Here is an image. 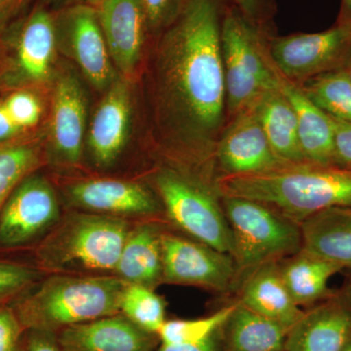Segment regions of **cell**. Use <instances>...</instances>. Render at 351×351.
I'll return each mask as SVG.
<instances>
[{
  "instance_id": "obj_9",
  "label": "cell",
  "mask_w": 351,
  "mask_h": 351,
  "mask_svg": "<svg viewBox=\"0 0 351 351\" xmlns=\"http://www.w3.org/2000/svg\"><path fill=\"white\" fill-rule=\"evenodd\" d=\"M162 280L226 292L237 285V267L228 254L171 233L161 234Z\"/></svg>"
},
{
  "instance_id": "obj_42",
  "label": "cell",
  "mask_w": 351,
  "mask_h": 351,
  "mask_svg": "<svg viewBox=\"0 0 351 351\" xmlns=\"http://www.w3.org/2000/svg\"><path fill=\"white\" fill-rule=\"evenodd\" d=\"M343 69L346 71V75H348V80H350L351 82V53L350 57L346 60L345 66H343Z\"/></svg>"
},
{
  "instance_id": "obj_34",
  "label": "cell",
  "mask_w": 351,
  "mask_h": 351,
  "mask_svg": "<svg viewBox=\"0 0 351 351\" xmlns=\"http://www.w3.org/2000/svg\"><path fill=\"white\" fill-rule=\"evenodd\" d=\"M230 2L253 24L274 29L276 14L274 0H230Z\"/></svg>"
},
{
  "instance_id": "obj_36",
  "label": "cell",
  "mask_w": 351,
  "mask_h": 351,
  "mask_svg": "<svg viewBox=\"0 0 351 351\" xmlns=\"http://www.w3.org/2000/svg\"><path fill=\"white\" fill-rule=\"evenodd\" d=\"M332 121L335 164L339 167L351 169V122L336 119H332Z\"/></svg>"
},
{
  "instance_id": "obj_17",
  "label": "cell",
  "mask_w": 351,
  "mask_h": 351,
  "mask_svg": "<svg viewBox=\"0 0 351 351\" xmlns=\"http://www.w3.org/2000/svg\"><path fill=\"white\" fill-rule=\"evenodd\" d=\"M280 89L294 108L300 145L306 160L319 165H336L332 117L316 107L299 84L282 75Z\"/></svg>"
},
{
  "instance_id": "obj_20",
  "label": "cell",
  "mask_w": 351,
  "mask_h": 351,
  "mask_svg": "<svg viewBox=\"0 0 351 351\" xmlns=\"http://www.w3.org/2000/svg\"><path fill=\"white\" fill-rule=\"evenodd\" d=\"M86 107L82 88L71 76L61 78L55 91L52 131L55 147L68 162L82 156Z\"/></svg>"
},
{
  "instance_id": "obj_39",
  "label": "cell",
  "mask_w": 351,
  "mask_h": 351,
  "mask_svg": "<svg viewBox=\"0 0 351 351\" xmlns=\"http://www.w3.org/2000/svg\"><path fill=\"white\" fill-rule=\"evenodd\" d=\"M20 133V129L14 123L13 120L7 113L3 104L0 101V144L5 143L9 138H12Z\"/></svg>"
},
{
  "instance_id": "obj_33",
  "label": "cell",
  "mask_w": 351,
  "mask_h": 351,
  "mask_svg": "<svg viewBox=\"0 0 351 351\" xmlns=\"http://www.w3.org/2000/svg\"><path fill=\"white\" fill-rule=\"evenodd\" d=\"M25 332L12 307L0 306V351H23Z\"/></svg>"
},
{
  "instance_id": "obj_18",
  "label": "cell",
  "mask_w": 351,
  "mask_h": 351,
  "mask_svg": "<svg viewBox=\"0 0 351 351\" xmlns=\"http://www.w3.org/2000/svg\"><path fill=\"white\" fill-rule=\"evenodd\" d=\"M130 119V96L123 82H117L97 110L89 134V145L96 163L110 165L125 145Z\"/></svg>"
},
{
  "instance_id": "obj_2",
  "label": "cell",
  "mask_w": 351,
  "mask_h": 351,
  "mask_svg": "<svg viewBox=\"0 0 351 351\" xmlns=\"http://www.w3.org/2000/svg\"><path fill=\"white\" fill-rule=\"evenodd\" d=\"M219 196L258 201L301 225L332 207H351V169L306 162L289 164L263 174L221 176Z\"/></svg>"
},
{
  "instance_id": "obj_6",
  "label": "cell",
  "mask_w": 351,
  "mask_h": 351,
  "mask_svg": "<svg viewBox=\"0 0 351 351\" xmlns=\"http://www.w3.org/2000/svg\"><path fill=\"white\" fill-rule=\"evenodd\" d=\"M129 232L121 218L71 214L45 240L39 257L46 267L59 271L114 272Z\"/></svg>"
},
{
  "instance_id": "obj_43",
  "label": "cell",
  "mask_w": 351,
  "mask_h": 351,
  "mask_svg": "<svg viewBox=\"0 0 351 351\" xmlns=\"http://www.w3.org/2000/svg\"><path fill=\"white\" fill-rule=\"evenodd\" d=\"M343 351H351V335L350 338H348V341H346L345 348H343Z\"/></svg>"
},
{
  "instance_id": "obj_44",
  "label": "cell",
  "mask_w": 351,
  "mask_h": 351,
  "mask_svg": "<svg viewBox=\"0 0 351 351\" xmlns=\"http://www.w3.org/2000/svg\"><path fill=\"white\" fill-rule=\"evenodd\" d=\"M13 0H0V9L2 8V7L6 6L7 4L11 3Z\"/></svg>"
},
{
  "instance_id": "obj_26",
  "label": "cell",
  "mask_w": 351,
  "mask_h": 351,
  "mask_svg": "<svg viewBox=\"0 0 351 351\" xmlns=\"http://www.w3.org/2000/svg\"><path fill=\"white\" fill-rule=\"evenodd\" d=\"M54 49L53 21L45 11H36L25 24L18 46V61L23 73L34 80H45Z\"/></svg>"
},
{
  "instance_id": "obj_5",
  "label": "cell",
  "mask_w": 351,
  "mask_h": 351,
  "mask_svg": "<svg viewBox=\"0 0 351 351\" xmlns=\"http://www.w3.org/2000/svg\"><path fill=\"white\" fill-rule=\"evenodd\" d=\"M232 237L237 285L261 265L302 249L301 226L258 201L219 196Z\"/></svg>"
},
{
  "instance_id": "obj_4",
  "label": "cell",
  "mask_w": 351,
  "mask_h": 351,
  "mask_svg": "<svg viewBox=\"0 0 351 351\" xmlns=\"http://www.w3.org/2000/svg\"><path fill=\"white\" fill-rule=\"evenodd\" d=\"M274 31L253 24L232 3L226 7L221 43L228 123L280 88L281 75L267 48V38Z\"/></svg>"
},
{
  "instance_id": "obj_28",
  "label": "cell",
  "mask_w": 351,
  "mask_h": 351,
  "mask_svg": "<svg viewBox=\"0 0 351 351\" xmlns=\"http://www.w3.org/2000/svg\"><path fill=\"white\" fill-rule=\"evenodd\" d=\"M119 311L127 319L156 335L165 322V304L154 289L137 284H126L120 298Z\"/></svg>"
},
{
  "instance_id": "obj_8",
  "label": "cell",
  "mask_w": 351,
  "mask_h": 351,
  "mask_svg": "<svg viewBox=\"0 0 351 351\" xmlns=\"http://www.w3.org/2000/svg\"><path fill=\"white\" fill-rule=\"evenodd\" d=\"M267 48L278 73L290 82H306L314 76L343 69L351 53V23H335L313 34H270Z\"/></svg>"
},
{
  "instance_id": "obj_3",
  "label": "cell",
  "mask_w": 351,
  "mask_h": 351,
  "mask_svg": "<svg viewBox=\"0 0 351 351\" xmlns=\"http://www.w3.org/2000/svg\"><path fill=\"white\" fill-rule=\"evenodd\" d=\"M126 282L115 276H52L12 307L25 330L57 332L120 313Z\"/></svg>"
},
{
  "instance_id": "obj_12",
  "label": "cell",
  "mask_w": 351,
  "mask_h": 351,
  "mask_svg": "<svg viewBox=\"0 0 351 351\" xmlns=\"http://www.w3.org/2000/svg\"><path fill=\"white\" fill-rule=\"evenodd\" d=\"M57 339L62 351H154L159 341L121 313L66 328Z\"/></svg>"
},
{
  "instance_id": "obj_32",
  "label": "cell",
  "mask_w": 351,
  "mask_h": 351,
  "mask_svg": "<svg viewBox=\"0 0 351 351\" xmlns=\"http://www.w3.org/2000/svg\"><path fill=\"white\" fill-rule=\"evenodd\" d=\"M40 277V272L31 267L0 263V298L21 292L36 283Z\"/></svg>"
},
{
  "instance_id": "obj_25",
  "label": "cell",
  "mask_w": 351,
  "mask_h": 351,
  "mask_svg": "<svg viewBox=\"0 0 351 351\" xmlns=\"http://www.w3.org/2000/svg\"><path fill=\"white\" fill-rule=\"evenodd\" d=\"M257 108L263 131L276 156L289 164L308 162L300 145L294 108L280 88L265 95Z\"/></svg>"
},
{
  "instance_id": "obj_38",
  "label": "cell",
  "mask_w": 351,
  "mask_h": 351,
  "mask_svg": "<svg viewBox=\"0 0 351 351\" xmlns=\"http://www.w3.org/2000/svg\"><path fill=\"white\" fill-rule=\"evenodd\" d=\"M225 326V325H223ZM223 327L214 332L209 338L193 343L162 345L154 351H223Z\"/></svg>"
},
{
  "instance_id": "obj_31",
  "label": "cell",
  "mask_w": 351,
  "mask_h": 351,
  "mask_svg": "<svg viewBox=\"0 0 351 351\" xmlns=\"http://www.w3.org/2000/svg\"><path fill=\"white\" fill-rule=\"evenodd\" d=\"M2 104L21 132L36 125L40 119V101L31 92H14L2 101Z\"/></svg>"
},
{
  "instance_id": "obj_16",
  "label": "cell",
  "mask_w": 351,
  "mask_h": 351,
  "mask_svg": "<svg viewBox=\"0 0 351 351\" xmlns=\"http://www.w3.org/2000/svg\"><path fill=\"white\" fill-rule=\"evenodd\" d=\"M240 302L290 329L304 311L289 294L280 274V262H270L252 271L239 286Z\"/></svg>"
},
{
  "instance_id": "obj_23",
  "label": "cell",
  "mask_w": 351,
  "mask_h": 351,
  "mask_svg": "<svg viewBox=\"0 0 351 351\" xmlns=\"http://www.w3.org/2000/svg\"><path fill=\"white\" fill-rule=\"evenodd\" d=\"M288 331L237 302L223 326V351H284Z\"/></svg>"
},
{
  "instance_id": "obj_11",
  "label": "cell",
  "mask_w": 351,
  "mask_h": 351,
  "mask_svg": "<svg viewBox=\"0 0 351 351\" xmlns=\"http://www.w3.org/2000/svg\"><path fill=\"white\" fill-rule=\"evenodd\" d=\"M59 204L54 191L41 178H27L14 189L0 211V244L27 243L56 225Z\"/></svg>"
},
{
  "instance_id": "obj_13",
  "label": "cell",
  "mask_w": 351,
  "mask_h": 351,
  "mask_svg": "<svg viewBox=\"0 0 351 351\" xmlns=\"http://www.w3.org/2000/svg\"><path fill=\"white\" fill-rule=\"evenodd\" d=\"M351 335V309L339 293L289 329L284 351H343Z\"/></svg>"
},
{
  "instance_id": "obj_30",
  "label": "cell",
  "mask_w": 351,
  "mask_h": 351,
  "mask_svg": "<svg viewBox=\"0 0 351 351\" xmlns=\"http://www.w3.org/2000/svg\"><path fill=\"white\" fill-rule=\"evenodd\" d=\"M237 302L223 307L212 315L198 319L166 320L157 332L162 345L198 343L223 327L230 318Z\"/></svg>"
},
{
  "instance_id": "obj_19",
  "label": "cell",
  "mask_w": 351,
  "mask_h": 351,
  "mask_svg": "<svg viewBox=\"0 0 351 351\" xmlns=\"http://www.w3.org/2000/svg\"><path fill=\"white\" fill-rule=\"evenodd\" d=\"M300 226L302 250L351 269V207L323 210Z\"/></svg>"
},
{
  "instance_id": "obj_35",
  "label": "cell",
  "mask_w": 351,
  "mask_h": 351,
  "mask_svg": "<svg viewBox=\"0 0 351 351\" xmlns=\"http://www.w3.org/2000/svg\"><path fill=\"white\" fill-rule=\"evenodd\" d=\"M184 0H141L145 19L154 29L166 27L174 19Z\"/></svg>"
},
{
  "instance_id": "obj_24",
  "label": "cell",
  "mask_w": 351,
  "mask_h": 351,
  "mask_svg": "<svg viewBox=\"0 0 351 351\" xmlns=\"http://www.w3.org/2000/svg\"><path fill=\"white\" fill-rule=\"evenodd\" d=\"M71 43L78 64L96 86L104 87L112 77L108 49L96 14L87 7L75 9L71 16Z\"/></svg>"
},
{
  "instance_id": "obj_1",
  "label": "cell",
  "mask_w": 351,
  "mask_h": 351,
  "mask_svg": "<svg viewBox=\"0 0 351 351\" xmlns=\"http://www.w3.org/2000/svg\"><path fill=\"white\" fill-rule=\"evenodd\" d=\"M230 0H184L166 25L157 57L162 125L214 174L215 152L228 123L221 23Z\"/></svg>"
},
{
  "instance_id": "obj_40",
  "label": "cell",
  "mask_w": 351,
  "mask_h": 351,
  "mask_svg": "<svg viewBox=\"0 0 351 351\" xmlns=\"http://www.w3.org/2000/svg\"><path fill=\"white\" fill-rule=\"evenodd\" d=\"M336 22L351 23V0H341V7Z\"/></svg>"
},
{
  "instance_id": "obj_29",
  "label": "cell",
  "mask_w": 351,
  "mask_h": 351,
  "mask_svg": "<svg viewBox=\"0 0 351 351\" xmlns=\"http://www.w3.org/2000/svg\"><path fill=\"white\" fill-rule=\"evenodd\" d=\"M36 145L25 143L0 144V211L9 196L39 164Z\"/></svg>"
},
{
  "instance_id": "obj_10",
  "label": "cell",
  "mask_w": 351,
  "mask_h": 351,
  "mask_svg": "<svg viewBox=\"0 0 351 351\" xmlns=\"http://www.w3.org/2000/svg\"><path fill=\"white\" fill-rule=\"evenodd\" d=\"M257 104L226 124L215 152L216 178L263 174L289 165L270 147L258 119Z\"/></svg>"
},
{
  "instance_id": "obj_15",
  "label": "cell",
  "mask_w": 351,
  "mask_h": 351,
  "mask_svg": "<svg viewBox=\"0 0 351 351\" xmlns=\"http://www.w3.org/2000/svg\"><path fill=\"white\" fill-rule=\"evenodd\" d=\"M145 21L141 0H104L101 3V32L108 52L122 73H132L138 64Z\"/></svg>"
},
{
  "instance_id": "obj_14",
  "label": "cell",
  "mask_w": 351,
  "mask_h": 351,
  "mask_svg": "<svg viewBox=\"0 0 351 351\" xmlns=\"http://www.w3.org/2000/svg\"><path fill=\"white\" fill-rule=\"evenodd\" d=\"M69 196L73 205L89 213L121 218L158 212L154 195L136 182L91 180L71 186Z\"/></svg>"
},
{
  "instance_id": "obj_37",
  "label": "cell",
  "mask_w": 351,
  "mask_h": 351,
  "mask_svg": "<svg viewBox=\"0 0 351 351\" xmlns=\"http://www.w3.org/2000/svg\"><path fill=\"white\" fill-rule=\"evenodd\" d=\"M23 351H62L56 332L25 330Z\"/></svg>"
},
{
  "instance_id": "obj_22",
  "label": "cell",
  "mask_w": 351,
  "mask_h": 351,
  "mask_svg": "<svg viewBox=\"0 0 351 351\" xmlns=\"http://www.w3.org/2000/svg\"><path fill=\"white\" fill-rule=\"evenodd\" d=\"M289 258L286 262H280V274L289 294L298 306L324 302L337 295L328 287V282L343 267L304 250Z\"/></svg>"
},
{
  "instance_id": "obj_41",
  "label": "cell",
  "mask_w": 351,
  "mask_h": 351,
  "mask_svg": "<svg viewBox=\"0 0 351 351\" xmlns=\"http://www.w3.org/2000/svg\"><path fill=\"white\" fill-rule=\"evenodd\" d=\"M339 295H341V299L345 301L346 304H348L351 309V280L350 284L346 286L345 290L341 293H339Z\"/></svg>"
},
{
  "instance_id": "obj_21",
  "label": "cell",
  "mask_w": 351,
  "mask_h": 351,
  "mask_svg": "<svg viewBox=\"0 0 351 351\" xmlns=\"http://www.w3.org/2000/svg\"><path fill=\"white\" fill-rule=\"evenodd\" d=\"M161 234L151 223L130 230L115 267V276L128 284L156 287L162 280Z\"/></svg>"
},
{
  "instance_id": "obj_7",
  "label": "cell",
  "mask_w": 351,
  "mask_h": 351,
  "mask_svg": "<svg viewBox=\"0 0 351 351\" xmlns=\"http://www.w3.org/2000/svg\"><path fill=\"white\" fill-rule=\"evenodd\" d=\"M156 184L176 225L197 241L232 255V232L213 186L169 169L156 176Z\"/></svg>"
},
{
  "instance_id": "obj_27",
  "label": "cell",
  "mask_w": 351,
  "mask_h": 351,
  "mask_svg": "<svg viewBox=\"0 0 351 351\" xmlns=\"http://www.w3.org/2000/svg\"><path fill=\"white\" fill-rule=\"evenodd\" d=\"M299 85L307 98L329 117L351 122V82L343 69L314 76Z\"/></svg>"
}]
</instances>
